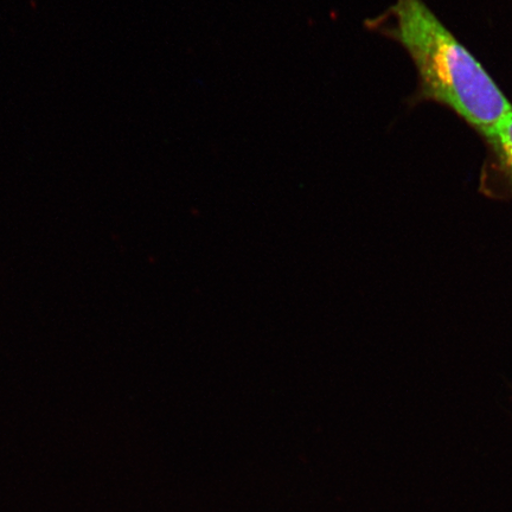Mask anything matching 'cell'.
I'll use <instances>...</instances> for the list:
<instances>
[{"label": "cell", "instance_id": "cell-2", "mask_svg": "<svg viewBox=\"0 0 512 512\" xmlns=\"http://www.w3.org/2000/svg\"><path fill=\"white\" fill-rule=\"evenodd\" d=\"M486 139L494 147L499 163L512 181V111Z\"/></svg>", "mask_w": 512, "mask_h": 512}, {"label": "cell", "instance_id": "cell-1", "mask_svg": "<svg viewBox=\"0 0 512 512\" xmlns=\"http://www.w3.org/2000/svg\"><path fill=\"white\" fill-rule=\"evenodd\" d=\"M392 10L395 37L412 57L426 98L488 137L512 111L507 96L422 0H396Z\"/></svg>", "mask_w": 512, "mask_h": 512}]
</instances>
